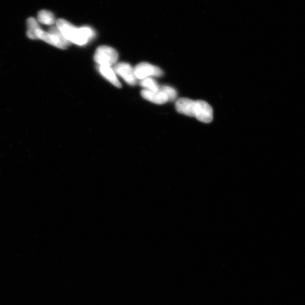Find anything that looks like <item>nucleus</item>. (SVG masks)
Segmentation results:
<instances>
[{
    "label": "nucleus",
    "instance_id": "1",
    "mask_svg": "<svg viewBox=\"0 0 305 305\" xmlns=\"http://www.w3.org/2000/svg\"><path fill=\"white\" fill-rule=\"evenodd\" d=\"M56 26L70 43L78 45L86 44L95 36V33L91 28L83 27L78 28L63 19L57 20Z\"/></svg>",
    "mask_w": 305,
    "mask_h": 305
},
{
    "label": "nucleus",
    "instance_id": "2",
    "mask_svg": "<svg viewBox=\"0 0 305 305\" xmlns=\"http://www.w3.org/2000/svg\"><path fill=\"white\" fill-rule=\"evenodd\" d=\"M37 39L42 40L45 42L54 46L58 48L65 49L70 43L66 40L59 29L56 26H52L48 32L44 31L40 28L36 32Z\"/></svg>",
    "mask_w": 305,
    "mask_h": 305
},
{
    "label": "nucleus",
    "instance_id": "3",
    "mask_svg": "<svg viewBox=\"0 0 305 305\" xmlns=\"http://www.w3.org/2000/svg\"><path fill=\"white\" fill-rule=\"evenodd\" d=\"M118 59V54L114 48L108 46H100L96 49L94 60L100 66H111Z\"/></svg>",
    "mask_w": 305,
    "mask_h": 305
},
{
    "label": "nucleus",
    "instance_id": "4",
    "mask_svg": "<svg viewBox=\"0 0 305 305\" xmlns=\"http://www.w3.org/2000/svg\"><path fill=\"white\" fill-rule=\"evenodd\" d=\"M135 74L137 79H144L147 78L161 77L164 73L158 67L152 65L147 62H141L136 66Z\"/></svg>",
    "mask_w": 305,
    "mask_h": 305
},
{
    "label": "nucleus",
    "instance_id": "5",
    "mask_svg": "<svg viewBox=\"0 0 305 305\" xmlns=\"http://www.w3.org/2000/svg\"><path fill=\"white\" fill-rule=\"evenodd\" d=\"M195 116L200 122L204 123L211 122L213 119V110L211 106L203 100L196 101Z\"/></svg>",
    "mask_w": 305,
    "mask_h": 305
},
{
    "label": "nucleus",
    "instance_id": "6",
    "mask_svg": "<svg viewBox=\"0 0 305 305\" xmlns=\"http://www.w3.org/2000/svg\"><path fill=\"white\" fill-rule=\"evenodd\" d=\"M114 72L129 85L133 86L137 84V79L134 69H133L130 65L125 62H121L115 66Z\"/></svg>",
    "mask_w": 305,
    "mask_h": 305
},
{
    "label": "nucleus",
    "instance_id": "7",
    "mask_svg": "<svg viewBox=\"0 0 305 305\" xmlns=\"http://www.w3.org/2000/svg\"><path fill=\"white\" fill-rule=\"evenodd\" d=\"M177 111L182 114L194 117L196 107V101L187 98H181L177 100L176 104Z\"/></svg>",
    "mask_w": 305,
    "mask_h": 305
},
{
    "label": "nucleus",
    "instance_id": "8",
    "mask_svg": "<svg viewBox=\"0 0 305 305\" xmlns=\"http://www.w3.org/2000/svg\"><path fill=\"white\" fill-rule=\"evenodd\" d=\"M141 95L144 99L159 105H162L169 101L168 96L161 90L153 92L144 90L141 91Z\"/></svg>",
    "mask_w": 305,
    "mask_h": 305
},
{
    "label": "nucleus",
    "instance_id": "9",
    "mask_svg": "<svg viewBox=\"0 0 305 305\" xmlns=\"http://www.w3.org/2000/svg\"><path fill=\"white\" fill-rule=\"evenodd\" d=\"M98 70L102 76L111 83L112 85L119 88V89L122 87L118 78L116 77L114 70H112L110 66L99 65Z\"/></svg>",
    "mask_w": 305,
    "mask_h": 305
},
{
    "label": "nucleus",
    "instance_id": "10",
    "mask_svg": "<svg viewBox=\"0 0 305 305\" xmlns=\"http://www.w3.org/2000/svg\"><path fill=\"white\" fill-rule=\"evenodd\" d=\"M27 36L29 39L37 40L36 32L41 28L37 20L33 17L29 18L27 20Z\"/></svg>",
    "mask_w": 305,
    "mask_h": 305
},
{
    "label": "nucleus",
    "instance_id": "11",
    "mask_svg": "<svg viewBox=\"0 0 305 305\" xmlns=\"http://www.w3.org/2000/svg\"><path fill=\"white\" fill-rule=\"evenodd\" d=\"M37 19L40 23L48 26H52L56 22L55 17L52 12L46 10L39 12Z\"/></svg>",
    "mask_w": 305,
    "mask_h": 305
},
{
    "label": "nucleus",
    "instance_id": "12",
    "mask_svg": "<svg viewBox=\"0 0 305 305\" xmlns=\"http://www.w3.org/2000/svg\"><path fill=\"white\" fill-rule=\"evenodd\" d=\"M140 85L146 90L153 92H157L160 90V86L157 82L151 78H147L142 79L140 82Z\"/></svg>",
    "mask_w": 305,
    "mask_h": 305
},
{
    "label": "nucleus",
    "instance_id": "13",
    "mask_svg": "<svg viewBox=\"0 0 305 305\" xmlns=\"http://www.w3.org/2000/svg\"><path fill=\"white\" fill-rule=\"evenodd\" d=\"M160 90L168 96L169 101H174L177 97V93L176 90L173 88L169 86H162L160 87Z\"/></svg>",
    "mask_w": 305,
    "mask_h": 305
}]
</instances>
